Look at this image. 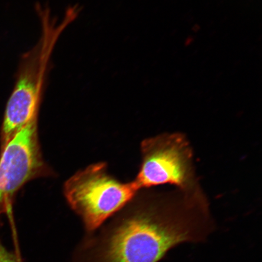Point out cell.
Here are the masks:
<instances>
[{
  "label": "cell",
  "instance_id": "cell-1",
  "mask_svg": "<svg viewBox=\"0 0 262 262\" xmlns=\"http://www.w3.org/2000/svg\"><path fill=\"white\" fill-rule=\"evenodd\" d=\"M214 228L204 199L150 200L119 219L88 262H159L177 246L204 243Z\"/></svg>",
  "mask_w": 262,
  "mask_h": 262
},
{
  "label": "cell",
  "instance_id": "cell-2",
  "mask_svg": "<svg viewBox=\"0 0 262 262\" xmlns=\"http://www.w3.org/2000/svg\"><path fill=\"white\" fill-rule=\"evenodd\" d=\"M139 190L134 182L123 183L113 178L103 163L77 172L64 186L69 204L90 231L128 204Z\"/></svg>",
  "mask_w": 262,
  "mask_h": 262
},
{
  "label": "cell",
  "instance_id": "cell-4",
  "mask_svg": "<svg viewBox=\"0 0 262 262\" xmlns=\"http://www.w3.org/2000/svg\"><path fill=\"white\" fill-rule=\"evenodd\" d=\"M37 117L1 149L0 214L7 210L16 192L26 183L48 173L39 145Z\"/></svg>",
  "mask_w": 262,
  "mask_h": 262
},
{
  "label": "cell",
  "instance_id": "cell-5",
  "mask_svg": "<svg viewBox=\"0 0 262 262\" xmlns=\"http://www.w3.org/2000/svg\"><path fill=\"white\" fill-rule=\"evenodd\" d=\"M0 262H20L16 254L9 251L0 240Z\"/></svg>",
  "mask_w": 262,
  "mask_h": 262
},
{
  "label": "cell",
  "instance_id": "cell-3",
  "mask_svg": "<svg viewBox=\"0 0 262 262\" xmlns=\"http://www.w3.org/2000/svg\"><path fill=\"white\" fill-rule=\"evenodd\" d=\"M142 161L134 182L137 188L173 185L194 198L196 183L192 153L180 134L151 137L142 143Z\"/></svg>",
  "mask_w": 262,
  "mask_h": 262
}]
</instances>
